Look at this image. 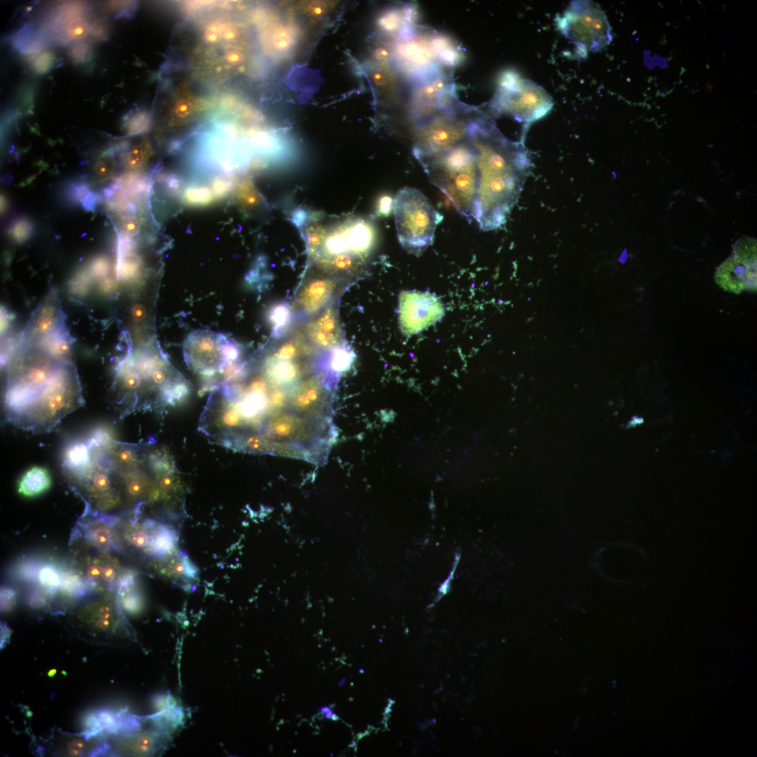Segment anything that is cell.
Wrapping results in <instances>:
<instances>
[{
    "label": "cell",
    "instance_id": "obj_15",
    "mask_svg": "<svg viewBox=\"0 0 757 757\" xmlns=\"http://www.w3.org/2000/svg\"><path fill=\"white\" fill-rule=\"evenodd\" d=\"M348 280L315 268L308 271L291 304L295 321L305 322L336 301Z\"/></svg>",
    "mask_w": 757,
    "mask_h": 757
},
{
    "label": "cell",
    "instance_id": "obj_12",
    "mask_svg": "<svg viewBox=\"0 0 757 757\" xmlns=\"http://www.w3.org/2000/svg\"><path fill=\"white\" fill-rule=\"evenodd\" d=\"M183 355L191 371L211 376L240 362L242 349L237 341L226 334L198 329L184 339Z\"/></svg>",
    "mask_w": 757,
    "mask_h": 757
},
{
    "label": "cell",
    "instance_id": "obj_18",
    "mask_svg": "<svg viewBox=\"0 0 757 757\" xmlns=\"http://www.w3.org/2000/svg\"><path fill=\"white\" fill-rule=\"evenodd\" d=\"M66 328L58 291L52 287L32 313L20 339V346H39Z\"/></svg>",
    "mask_w": 757,
    "mask_h": 757
},
{
    "label": "cell",
    "instance_id": "obj_25",
    "mask_svg": "<svg viewBox=\"0 0 757 757\" xmlns=\"http://www.w3.org/2000/svg\"><path fill=\"white\" fill-rule=\"evenodd\" d=\"M51 484L52 479L48 470L35 466L29 469L21 477L18 484V491L23 496L34 497L46 491Z\"/></svg>",
    "mask_w": 757,
    "mask_h": 757
},
{
    "label": "cell",
    "instance_id": "obj_4",
    "mask_svg": "<svg viewBox=\"0 0 757 757\" xmlns=\"http://www.w3.org/2000/svg\"><path fill=\"white\" fill-rule=\"evenodd\" d=\"M376 243L374 225L360 217L327 224L325 239L313 266L339 275H354L363 269Z\"/></svg>",
    "mask_w": 757,
    "mask_h": 757
},
{
    "label": "cell",
    "instance_id": "obj_31",
    "mask_svg": "<svg viewBox=\"0 0 757 757\" xmlns=\"http://www.w3.org/2000/svg\"><path fill=\"white\" fill-rule=\"evenodd\" d=\"M215 199L209 187L191 184L183 192L182 202L189 207H205L212 205Z\"/></svg>",
    "mask_w": 757,
    "mask_h": 757
},
{
    "label": "cell",
    "instance_id": "obj_11",
    "mask_svg": "<svg viewBox=\"0 0 757 757\" xmlns=\"http://www.w3.org/2000/svg\"><path fill=\"white\" fill-rule=\"evenodd\" d=\"M558 30L585 56L596 53L612 41L611 28L600 6L588 0H575L556 18Z\"/></svg>",
    "mask_w": 757,
    "mask_h": 757
},
{
    "label": "cell",
    "instance_id": "obj_55",
    "mask_svg": "<svg viewBox=\"0 0 757 757\" xmlns=\"http://www.w3.org/2000/svg\"><path fill=\"white\" fill-rule=\"evenodd\" d=\"M345 683H346V678H342L341 680H340V681H339V683H338V686H339V687H341V686H343V685H344Z\"/></svg>",
    "mask_w": 757,
    "mask_h": 757
},
{
    "label": "cell",
    "instance_id": "obj_21",
    "mask_svg": "<svg viewBox=\"0 0 757 757\" xmlns=\"http://www.w3.org/2000/svg\"><path fill=\"white\" fill-rule=\"evenodd\" d=\"M79 618L86 626L100 633L114 632L121 622L115 603L107 600L87 605L79 612Z\"/></svg>",
    "mask_w": 757,
    "mask_h": 757
},
{
    "label": "cell",
    "instance_id": "obj_14",
    "mask_svg": "<svg viewBox=\"0 0 757 757\" xmlns=\"http://www.w3.org/2000/svg\"><path fill=\"white\" fill-rule=\"evenodd\" d=\"M432 32L426 27L408 26L400 32L393 50L399 69L414 81L441 67L432 46Z\"/></svg>",
    "mask_w": 757,
    "mask_h": 757
},
{
    "label": "cell",
    "instance_id": "obj_52",
    "mask_svg": "<svg viewBox=\"0 0 757 757\" xmlns=\"http://www.w3.org/2000/svg\"><path fill=\"white\" fill-rule=\"evenodd\" d=\"M92 267L95 273H104L108 269V262L105 259L100 258L94 261Z\"/></svg>",
    "mask_w": 757,
    "mask_h": 757
},
{
    "label": "cell",
    "instance_id": "obj_10",
    "mask_svg": "<svg viewBox=\"0 0 757 757\" xmlns=\"http://www.w3.org/2000/svg\"><path fill=\"white\" fill-rule=\"evenodd\" d=\"M489 105L497 114L529 123L545 116L552 109L553 100L538 83L507 71L500 76Z\"/></svg>",
    "mask_w": 757,
    "mask_h": 757
},
{
    "label": "cell",
    "instance_id": "obj_42",
    "mask_svg": "<svg viewBox=\"0 0 757 757\" xmlns=\"http://www.w3.org/2000/svg\"><path fill=\"white\" fill-rule=\"evenodd\" d=\"M142 224V221L139 217L132 214L125 215L121 221V234L132 238L139 233Z\"/></svg>",
    "mask_w": 757,
    "mask_h": 757
},
{
    "label": "cell",
    "instance_id": "obj_33",
    "mask_svg": "<svg viewBox=\"0 0 757 757\" xmlns=\"http://www.w3.org/2000/svg\"><path fill=\"white\" fill-rule=\"evenodd\" d=\"M102 567V582L109 586L116 583L123 571L118 560L109 554L98 557Z\"/></svg>",
    "mask_w": 757,
    "mask_h": 757
},
{
    "label": "cell",
    "instance_id": "obj_49",
    "mask_svg": "<svg viewBox=\"0 0 757 757\" xmlns=\"http://www.w3.org/2000/svg\"><path fill=\"white\" fill-rule=\"evenodd\" d=\"M53 60L52 55L49 53H44L40 55L34 62L35 69L41 72L46 71L52 64Z\"/></svg>",
    "mask_w": 757,
    "mask_h": 757
},
{
    "label": "cell",
    "instance_id": "obj_23",
    "mask_svg": "<svg viewBox=\"0 0 757 757\" xmlns=\"http://www.w3.org/2000/svg\"><path fill=\"white\" fill-rule=\"evenodd\" d=\"M163 524L153 519L129 520L123 526V539L130 547L151 557L155 538Z\"/></svg>",
    "mask_w": 757,
    "mask_h": 757
},
{
    "label": "cell",
    "instance_id": "obj_36",
    "mask_svg": "<svg viewBox=\"0 0 757 757\" xmlns=\"http://www.w3.org/2000/svg\"><path fill=\"white\" fill-rule=\"evenodd\" d=\"M195 102L190 96L182 97L177 100L170 111V123L179 125L182 123L193 113Z\"/></svg>",
    "mask_w": 757,
    "mask_h": 757
},
{
    "label": "cell",
    "instance_id": "obj_48",
    "mask_svg": "<svg viewBox=\"0 0 757 757\" xmlns=\"http://www.w3.org/2000/svg\"><path fill=\"white\" fill-rule=\"evenodd\" d=\"M16 592L8 587H3L1 589V606L3 611H8L13 607L15 602Z\"/></svg>",
    "mask_w": 757,
    "mask_h": 757
},
{
    "label": "cell",
    "instance_id": "obj_22",
    "mask_svg": "<svg viewBox=\"0 0 757 757\" xmlns=\"http://www.w3.org/2000/svg\"><path fill=\"white\" fill-rule=\"evenodd\" d=\"M116 523L114 517L102 514L86 519L80 523V526L90 543L101 551L109 552L119 549L113 531Z\"/></svg>",
    "mask_w": 757,
    "mask_h": 757
},
{
    "label": "cell",
    "instance_id": "obj_5",
    "mask_svg": "<svg viewBox=\"0 0 757 757\" xmlns=\"http://www.w3.org/2000/svg\"><path fill=\"white\" fill-rule=\"evenodd\" d=\"M84 403L76 367L71 361L63 362L44 390L10 423L35 433L48 432Z\"/></svg>",
    "mask_w": 757,
    "mask_h": 757
},
{
    "label": "cell",
    "instance_id": "obj_44",
    "mask_svg": "<svg viewBox=\"0 0 757 757\" xmlns=\"http://www.w3.org/2000/svg\"><path fill=\"white\" fill-rule=\"evenodd\" d=\"M86 575L88 582L91 585H96L102 582V567L99 557L88 560Z\"/></svg>",
    "mask_w": 757,
    "mask_h": 757
},
{
    "label": "cell",
    "instance_id": "obj_46",
    "mask_svg": "<svg viewBox=\"0 0 757 757\" xmlns=\"http://www.w3.org/2000/svg\"><path fill=\"white\" fill-rule=\"evenodd\" d=\"M394 209L393 198L388 194H383L378 198L376 205V213L379 217H387Z\"/></svg>",
    "mask_w": 757,
    "mask_h": 757
},
{
    "label": "cell",
    "instance_id": "obj_9",
    "mask_svg": "<svg viewBox=\"0 0 757 757\" xmlns=\"http://www.w3.org/2000/svg\"><path fill=\"white\" fill-rule=\"evenodd\" d=\"M478 112L457 103L415 125L414 156L419 162L468 141L471 122Z\"/></svg>",
    "mask_w": 757,
    "mask_h": 757
},
{
    "label": "cell",
    "instance_id": "obj_17",
    "mask_svg": "<svg viewBox=\"0 0 757 757\" xmlns=\"http://www.w3.org/2000/svg\"><path fill=\"white\" fill-rule=\"evenodd\" d=\"M399 324L405 336L416 334L439 321L444 308L430 292L402 291L399 295Z\"/></svg>",
    "mask_w": 757,
    "mask_h": 757
},
{
    "label": "cell",
    "instance_id": "obj_26",
    "mask_svg": "<svg viewBox=\"0 0 757 757\" xmlns=\"http://www.w3.org/2000/svg\"><path fill=\"white\" fill-rule=\"evenodd\" d=\"M432 46L441 65L454 67L463 59L461 47L449 36L433 31Z\"/></svg>",
    "mask_w": 757,
    "mask_h": 757
},
{
    "label": "cell",
    "instance_id": "obj_16",
    "mask_svg": "<svg viewBox=\"0 0 757 757\" xmlns=\"http://www.w3.org/2000/svg\"><path fill=\"white\" fill-rule=\"evenodd\" d=\"M716 282L725 290L740 293L756 289V240H739L731 256L715 273Z\"/></svg>",
    "mask_w": 757,
    "mask_h": 757
},
{
    "label": "cell",
    "instance_id": "obj_50",
    "mask_svg": "<svg viewBox=\"0 0 757 757\" xmlns=\"http://www.w3.org/2000/svg\"><path fill=\"white\" fill-rule=\"evenodd\" d=\"M130 315L134 322L138 323L143 321L146 315L145 306L141 303L134 304L131 308Z\"/></svg>",
    "mask_w": 757,
    "mask_h": 757
},
{
    "label": "cell",
    "instance_id": "obj_41",
    "mask_svg": "<svg viewBox=\"0 0 757 757\" xmlns=\"http://www.w3.org/2000/svg\"><path fill=\"white\" fill-rule=\"evenodd\" d=\"M210 189L215 200H223L233 190V183L230 178L219 175L210 180Z\"/></svg>",
    "mask_w": 757,
    "mask_h": 757
},
{
    "label": "cell",
    "instance_id": "obj_32",
    "mask_svg": "<svg viewBox=\"0 0 757 757\" xmlns=\"http://www.w3.org/2000/svg\"><path fill=\"white\" fill-rule=\"evenodd\" d=\"M236 201L245 207L252 208L259 205L262 199L253 184L249 179L240 182L234 192Z\"/></svg>",
    "mask_w": 757,
    "mask_h": 757
},
{
    "label": "cell",
    "instance_id": "obj_38",
    "mask_svg": "<svg viewBox=\"0 0 757 757\" xmlns=\"http://www.w3.org/2000/svg\"><path fill=\"white\" fill-rule=\"evenodd\" d=\"M34 230L33 224L28 218L21 217L15 219L8 227V233L16 243H23L30 238Z\"/></svg>",
    "mask_w": 757,
    "mask_h": 757
},
{
    "label": "cell",
    "instance_id": "obj_13",
    "mask_svg": "<svg viewBox=\"0 0 757 757\" xmlns=\"http://www.w3.org/2000/svg\"><path fill=\"white\" fill-rule=\"evenodd\" d=\"M456 104L453 79L443 67L414 81L409 93V111L414 125Z\"/></svg>",
    "mask_w": 757,
    "mask_h": 757
},
{
    "label": "cell",
    "instance_id": "obj_20",
    "mask_svg": "<svg viewBox=\"0 0 757 757\" xmlns=\"http://www.w3.org/2000/svg\"><path fill=\"white\" fill-rule=\"evenodd\" d=\"M149 564L156 573L183 587L193 586L198 579V568L178 547L163 556L153 557Z\"/></svg>",
    "mask_w": 757,
    "mask_h": 757
},
{
    "label": "cell",
    "instance_id": "obj_40",
    "mask_svg": "<svg viewBox=\"0 0 757 757\" xmlns=\"http://www.w3.org/2000/svg\"><path fill=\"white\" fill-rule=\"evenodd\" d=\"M150 126L149 114L139 111L131 115L125 122L124 128L129 135H139L146 132Z\"/></svg>",
    "mask_w": 757,
    "mask_h": 757
},
{
    "label": "cell",
    "instance_id": "obj_37",
    "mask_svg": "<svg viewBox=\"0 0 757 757\" xmlns=\"http://www.w3.org/2000/svg\"><path fill=\"white\" fill-rule=\"evenodd\" d=\"M247 285L252 290L262 292L268 284L267 271L264 268L263 259H257L254 266L245 277Z\"/></svg>",
    "mask_w": 757,
    "mask_h": 757
},
{
    "label": "cell",
    "instance_id": "obj_8",
    "mask_svg": "<svg viewBox=\"0 0 757 757\" xmlns=\"http://www.w3.org/2000/svg\"><path fill=\"white\" fill-rule=\"evenodd\" d=\"M393 210L400 245L409 254L421 256L432 243L442 216L422 192L408 186L397 192Z\"/></svg>",
    "mask_w": 757,
    "mask_h": 757
},
{
    "label": "cell",
    "instance_id": "obj_29",
    "mask_svg": "<svg viewBox=\"0 0 757 757\" xmlns=\"http://www.w3.org/2000/svg\"><path fill=\"white\" fill-rule=\"evenodd\" d=\"M104 196L107 204L116 212L128 215L136 210L135 203L116 182L105 189Z\"/></svg>",
    "mask_w": 757,
    "mask_h": 757
},
{
    "label": "cell",
    "instance_id": "obj_2",
    "mask_svg": "<svg viewBox=\"0 0 757 757\" xmlns=\"http://www.w3.org/2000/svg\"><path fill=\"white\" fill-rule=\"evenodd\" d=\"M469 140L477 168L474 219L482 230H496L507 221L519 199L531 157L522 143L506 137L479 111L471 122Z\"/></svg>",
    "mask_w": 757,
    "mask_h": 757
},
{
    "label": "cell",
    "instance_id": "obj_54",
    "mask_svg": "<svg viewBox=\"0 0 757 757\" xmlns=\"http://www.w3.org/2000/svg\"><path fill=\"white\" fill-rule=\"evenodd\" d=\"M8 203L4 195H1V213L4 214L8 209Z\"/></svg>",
    "mask_w": 757,
    "mask_h": 757
},
{
    "label": "cell",
    "instance_id": "obj_27",
    "mask_svg": "<svg viewBox=\"0 0 757 757\" xmlns=\"http://www.w3.org/2000/svg\"><path fill=\"white\" fill-rule=\"evenodd\" d=\"M158 737L150 732H144L123 740L119 746L121 753L131 755L148 754L157 748Z\"/></svg>",
    "mask_w": 757,
    "mask_h": 757
},
{
    "label": "cell",
    "instance_id": "obj_1",
    "mask_svg": "<svg viewBox=\"0 0 757 757\" xmlns=\"http://www.w3.org/2000/svg\"><path fill=\"white\" fill-rule=\"evenodd\" d=\"M336 388L318 371L294 384L276 383L245 361L210 391L198 430L235 451L322 465L337 437Z\"/></svg>",
    "mask_w": 757,
    "mask_h": 757
},
{
    "label": "cell",
    "instance_id": "obj_3",
    "mask_svg": "<svg viewBox=\"0 0 757 757\" xmlns=\"http://www.w3.org/2000/svg\"><path fill=\"white\" fill-rule=\"evenodd\" d=\"M113 388L121 416L139 411L161 412L189 395V381L154 346L130 348L115 367Z\"/></svg>",
    "mask_w": 757,
    "mask_h": 757
},
{
    "label": "cell",
    "instance_id": "obj_6",
    "mask_svg": "<svg viewBox=\"0 0 757 757\" xmlns=\"http://www.w3.org/2000/svg\"><path fill=\"white\" fill-rule=\"evenodd\" d=\"M419 163L431 183L449 198L458 212L468 221L474 218L477 168L470 140Z\"/></svg>",
    "mask_w": 757,
    "mask_h": 757
},
{
    "label": "cell",
    "instance_id": "obj_35",
    "mask_svg": "<svg viewBox=\"0 0 757 757\" xmlns=\"http://www.w3.org/2000/svg\"><path fill=\"white\" fill-rule=\"evenodd\" d=\"M116 169L115 160L110 153H107L100 156L93 164L92 169L93 177L98 183L108 181L113 177Z\"/></svg>",
    "mask_w": 757,
    "mask_h": 757
},
{
    "label": "cell",
    "instance_id": "obj_39",
    "mask_svg": "<svg viewBox=\"0 0 757 757\" xmlns=\"http://www.w3.org/2000/svg\"><path fill=\"white\" fill-rule=\"evenodd\" d=\"M36 578L41 586L55 590L60 587L62 572L52 564H43L39 568Z\"/></svg>",
    "mask_w": 757,
    "mask_h": 757
},
{
    "label": "cell",
    "instance_id": "obj_28",
    "mask_svg": "<svg viewBox=\"0 0 757 757\" xmlns=\"http://www.w3.org/2000/svg\"><path fill=\"white\" fill-rule=\"evenodd\" d=\"M153 155L151 142L144 139L129 149L124 158V167L130 172L143 170Z\"/></svg>",
    "mask_w": 757,
    "mask_h": 757
},
{
    "label": "cell",
    "instance_id": "obj_53",
    "mask_svg": "<svg viewBox=\"0 0 757 757\" xmlns=\"http://www.w3.org/2000/svg\"><path fill=\"white\" fill-rule=\"evenodd\" d=\"M318 715L322 716L325 719H331L334 716L333 709L330 706H322L318 709Z\"/></svg>",
    "mask_w": 757,
    "mask_h": 757
},
{
    "label": "cell",
    "instance_id": "obj_45",
    "mask_svg": "<svg viewBox=\"0 0 757 757\" xmlns=\"http://www.w3.org/2000/svg\"><path fill=\"white\" fill-rule=\"evenodd\" d=\"M62 743L61 749L72 756H81L88 748V745L84 740L77 738L67 739Z\"/></svg>",
    "mask_w": 757,
    "mask_h": 757
},
{
    "label": "cell",
    "instance_id": "obj_34",
    "mask_svg": "<svg viewBox=\"0 0 757 757\" xmlns=\"http://www.w3.org/2000/svg\"><path fill=\"white\" fill-rule=\"evenodd\" d=\"M67 196L71 200L80 203L86 209H93L97 198L85 182L71 183L67 188Z\"/></svg>",
    "mask_w": 757,
    "mask_h": 757
},
{
    "label": "cell",
    "instance_id": "obj_19",
    "mask_svg": "<svg viewBox=\"0 0 757 757\" xmlns=\"http://www.w3.org/2000/svg\"><path fill=\"white\" fill-rule=\"evenodd\" d=\"M335 301L305 322L304 337L318 350L330 348L346 341Z\"/></svg>",
    "mask_w": 757,
    "mask_h": 757
},
{
    "label": "cell",
    "instance_id": "obj_51",
    "mask_svg": "<svg viewBox=\"0 0 757 757\" xmlns=\"http://www.w3.org/2000/svg\"><path fill=\"white\" fill-rule=\"evenodd\" d=\"M163 182L165 183L166 189L171 192L177 193L180 189L181 182L179 178L174 175H167L163 177Z\"/></svg>",
    "mask_w": 757,
    "mask_h": 757
},
{
    "label": "cell",
    "instance_id": "obj_47",
    "mask_svg": "<svg viewBox=\"0 0 757 757\" xmlns=\"http://www.w3.org/2000/svg\"><path fill=\"white\" fill-rule=\"evenodd\" d=\"M87 32V25L84 22H71L65 29V35L68 39L74 40L80 39Z\"/></svg>",
    "mask_w": 757,
    "mask_h": 757
},
{
    "label": "cell",
    "instance_id": "obj_24",
    "mask_svg": "<svg viewBox=\"0 0 757 757\" xmlns=\"http://www.w3.org/2000/svg\"><path fill=\"white\" fill-rule=\"evenodd\" d=\"M266 320L273 338L276 340L284 339L295 321L291 303L280 301L273 304L267 310Z\"/></svg>",
    "mask_w": 757,
    "mask_h": 757
},
{
    "label": "cell",
    "instance_id": "obj_7",
    "mask_svg": "<svg viewBox=\"0 0 757 757\" xmlns=\"http://www.w3.org/2000/svg\"><path fill=\"white\" fill-rule=\"evenodd\" d=\"M59 362L35 346H22L8 360L4 414L11 422L46 387Z\"/></svg>",
    "mask_w": 757,
    "mask_h": 757
},
{
    "label": "cell",
    "instance_id": "obj_43",
    "mask_svg": "<svg viewBox=\"0 0 757 757\" xmlns=\"http://www.w3.org/2000/svg\"><path fill=\"white\" fill-rule=\"evenodd\" d=\"M83 586H86V584L83 583L78 574L71 571L62 572L60 585L61 589L69 593H75L80 592Z\"/></svg>",
    "mask_w": 757,
    "mask_h": 757
},
{
    "label": "cell",
    "instance_id": "obj_30",
    "mask_svg": "<svg viewBox=\"0 0 757 757\" xmlns=\"http://www.w3.org/2000/svg\"><path fill=\"white\" fill-rule=\"evenodd\" d=\"M116 183L123 189L134 203L142 200L149 191V183L146 179L135 172H128L121 175L116 179Z\"/></svg>",
    "mask_w": 757,
    "mask_h": 757
}]
</instances>
